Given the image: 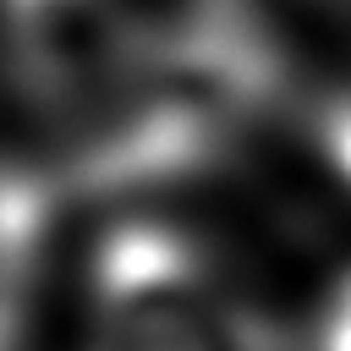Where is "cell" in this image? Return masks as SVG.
I'll use <instances>...</instances> for the list:
<instances>
[{"label": "cell", "instance_id": "1", "mask_svg": "<svg viewBox=\"0 0 351 351\" xmlns=\"http://www.w3.org/2000/svg\"><path fill=\"white\" fill-rule=\"evenodd\" d=\"M99 351H280L208 258L165 225H121L93 252Z\"/></svg>", "mask_w": 351, "mask_h": 351}, {"label": "cell", "instance_id": "2", "mask_svg": "<svg viewBox=\"0 0 351 351\" xmlns=\"http://www.w3.org/2000/svg\"><path fill=\"white\" fill-rule=\"evenodd\" d=\"M16 77L55 115L121 82L143 49L126 0H0Z\"/></svg>", "mask_w": 351, "mask_h": 351}, {"label": "cell", "instance_id": "3", "mask_svg": "<svg viewBox=\"0 0 351 351\" xmlns=\"http://www.w3.org/2000/svg\"><path fill=\"white\" fill-rule=\"evenodd\" d=\"M49 225V181L0 159V258H33Z\"/></svg>", "mask_w": 351, "mask_h": 351}, {"label": "cell", "instance_id": "4", "mask_svg": "<svg viewBox=\"0 0 351 351\" xmlns=\"http://www.w3.org/2000/svg\"><path fill=\"white\" fill-rule=\"evenodd\" d=\"M313 137H318V154L329 159V170L351 186V82L318 99V110H313Z\"/></svg>", "mask_w": 351, "mask_h": 351}, {"label": "cell", "instance_id": "5", "mask_svg": "<svg viewBox=\"0 0 351 351\" xmlns=\"http://www.w3.org/2000/svg\"><path fill=\"white\" fill-rule=\"evenodd\" d=\"M318 351H351V274H340L318 313Z\"/></svg>", "mask_w": 351, "mask_h": 351}]
</instances>
